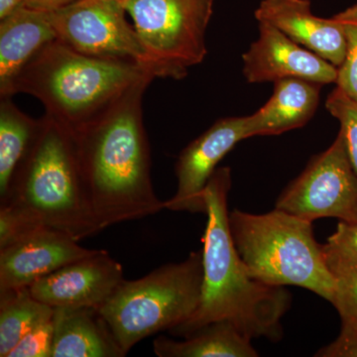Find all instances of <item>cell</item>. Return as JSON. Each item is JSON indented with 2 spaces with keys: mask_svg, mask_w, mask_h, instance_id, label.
Listing matches in <instances>:
<instances>
[{
  "mask_svg": "<svg viewBox=\"0 0 357 357\" xmlns=\"http://www.w3.org/2000/svg\"><path fill=\"white\" fill-rule=\"evenodd\" d=\"M328 266L357 263V222H338L337 230L324 244Z\"/></svg>",
  "mask_w": 357,
  "mask_h": 357,
  "instance_id": "cb8c5ba5",
  "label": "cell"
},
{
  "mask_svg": "<svg viewBox=\"0 0 357 357\" xmlns=\"http://www.w3.org/2000/svg\"><path fill=\"white\" fill-rule=\"evenodd\" d=\"M151 73L133 63L84 55L56 40L16 75L6 96L28 93L73 130L96 119Z\"/></svg>",
  "mask_w": 357,
  "mask_h": 357,
  "instance_id": "277c9868",
  "label": "cell"
},
{
  "mask_svg": "<svg viewBox=\"0 0 357 357\" xmlns=\"http://www.w3.org/2000/svg\"><path fill=\"white\" fill-rule=\"evenodd\" d=\"M121 2H124V1H126V0H121Z\"/></svg>",
  "mask_w": 357,
  "mask_h": 357,
  "instance_id": "f1b7e54d",
  "label": "cell"
},
{
  "mask_svg": "<svg viewBox=\"0 0 357 357\" xmlns=\"http://www.w3.org/2000/svg\"><path fill=\"white\" fill-rule=\"evenodd\" d=\"M326 107L340 121L347 153L357 175V100L337 86L328 96Z\"/></svg>",
  "mask_w": 357,
  "mask_h": 357,
  "instance_id": "603a6c76",
  "label": "cell"
},
{
  "mask_svg": "<svg viewBox=\"0 0 357 357\" xmlns=\"http://www.w3.org/2000/svg\"><path fill=\"white\" fill-rule=\"evenodd\" d=\"M77 1L79 0H25L23 6L36 9V10L50 13V11L64 8V7L69 6Z\"/></svg>",
  "mask_w": 357,
  "mask_h": 357,
  "instance_id": "4316f807",
  "label": "cell"
},
{
  "mask_svg": "<svg viewBox=\"0 0 357 357\" xmlns=\"http://www.w3.org/2000/svg\"><path fill=\"white\" fill-rule=\"evenodd\" d=\"M335 280L332 303L342 321L338 337H357V263L330 266Z\"/></svg>",
  "mask_w": 357,
  "mask_h": 357,
  "instance_id": "44dd1931",
  "label": "cell"
},
{
  "mask_svg": "<svg viewBox=\"0 0 357 357\" xmlns=\"http://www.w3.org/2000/svg\"><path fill=\"white\" fill-rule=\"evenodd\" d=\"M203 250L180 263L162 265L137 280L122 281L100 312L123 351L148 337L173 330L198 309L203 287Z\"/></svg>",
  "mask_w": 357,
  "mask_h": 357,
  "instance_id": "8992f818",
  "label": "cell"
},
{
  "mask_svg": "<svg viewBox=\"0 0 357 357\" xmlns=\"http://www.w3.org/2000/svg\"><path fill=\"white\" fill-rule=\"evenodd\" d=\"M155 77L131 86L105 112L75 129L77 156L100 229L165 210L151 181L142 100Z\"/></svg>",
  "mask_w": 357,
  "mask_h": 357,
  "instance_id": "6da1fadb",
  "label": "cell"
},
{
  "mask_svg": "<svg viewBox=\"0 0 357 357\" xmlns=\"http://www.w3.org/2000/svg\"><path fill=\"white\" fill-rule=\"evenodd\" d=\"M259 36L243 54V76L248 83L302 79L321 84L335 83L337 68L294 42L268 23L258 22Z\"/></svg>",
  "mask_w": 357,
  "mask_h": 357,
  "instance_id": "7c38bea8",
  "label": "cell"
},
{
  "mask_svg": "<svg viewBox=\"0 0 357 357\" xmlns=\"http://www.w3.org/2000/svg\"><path fill=\"white\" fill-rule=\"evenodd\" d=\"M58 40L47 11L25 6L0 20V96L28 62Z\"/></svg>",
  "mask_w": 357,
  "mask_h": 357,
  "instance_id": "2e32d148",
  "label": "cell"
},
{
  "mask_svg": "<svg viewBox=\"0 0 357 357\" xmlns=\"http://www.w3.org/2000/svg\"><path fill=\"white\" fill-rule=\"evenodd\" d=\"M251 137L248 116L225 117L192 140L176 164L177 191L165 210L206 213L204 190L217 166L237 143Z\"/></svg>",
  "mask_w": 357,
  "mask_h": 357,
  "instance_id": "30bf717a",
  "label": "cell"
},
{
  "mask_svg": "<svg viewBox=\"0 0 357 357\" xmlns=\"http://www.w3.org/2000/svg\"><path fill=\"white\" fill-rule=\"evenodd\" d=\"M53 314L54 307L34 298L29 287L0 292V356L7 357L26 333Z\"/></svg>",
  "mask_w": 357,
  "mask_h": 357,
  "instance_id": "ffe728a7",
  "label": "cell"
},
{
  "mask_svg": "<svg viewBox=\"0 0 357 357\" xmlns=\"http://www.w3.org/2000/svg\"><path fill=\"white\" fill-rule=\"evenodd\" d=\"M215 0H126V13L155 77L182 79L206 56V32Z\"/></svg>",
  "mask_w": 357,
  "mask_h": 357,
  "instance_id": "52a82bcc",
  "label": "cell"
},
{
  "mask_svg": "<svg viewBox=\"0 0 357 357\" xmlns=\"http://www.w3.org/2000/svg\"><path fill=\"white\" fill-rule=\"evenodd\" d=\"M314 356L318 357H357V337H338L332 344L321 347Z\"/></svg>",
  "mask_w": 357,
  "mask_h": 357,
  "instance_id": "484cf974",
  "label": "cell"
},
{
  "mask_svg": "<svg viewBox=\"0 0 357 357\" xmlns=\"http://www.w3.org/2000/svg\"><path fill=\"white\" fill-rule=\"evenodd\" d=\"M53 333L52 318L26 333L7 357H52Z\"/></svg>",
  "mask_w": 357,
  "mask_h": 357,
  "instance_id": "d4e9b609",
  "label": "cell"
},
{
  "mask_svg": "<svg viewBox=\"0 0 357 357\" xmlns=\"http://www.w3.org/2000/svg\"><path fill=\"white\" fill-rule=\"evenodd\" d=\"M251 342L232 324L220 321L203 326L184 340L155 338L153 351L159 357H257Z\"/></svg>",
  "mask_w": 357,
  "mask_h": 357,
  "instance_id": "ac0fdd59",
  "label": "cell"
},
{
  "mask_svg": "<svg viewBox=\"0 0 357 357\" xmlns=\"http://www.w3.org/2000/svg\"><path fill=\"white\" fill-rule=\"evenodd\" d=\"M275 208L312 222L326 218L357 222V175L342 131L282 192Z\"/></svg>",
  "mask_w": 357,
  "mask_h": 357,
  "instance_id": "ba28073f",
  "label": "cell"
},
{
  "mask_svg": "<svg viewBox=\"0 0 357 357\" xmlns=\"http://www.w3.org/2000/svg\"><path fill=\"white\" fill-rule=\"evenodd\" d=\"M20 211L36 225L79 241L102 231L91 208L74 131L45 114L0 206Z\"/></svg>",
  "mask_w": 357,
  "mask_h": 357,
  "instance_id": "3957f363",
  "label": "cell"
},
{
  "mask_svg": "<svg viewBox=\"0 0 357 357\" xmlns=\"http://www.w3.org/2000/svg\"><path fill=\"white\" fill-rule=\"evenodd\" d=\"M321 86L302 79L275 82L270 100L248 115L251 137L279 135L304 126L316 112Z\"/></svg>",
  "mask_w": 357,
  "mask_h": 357,
  "instance_id": "e0dca14e",
  "label": "cell"
},
{
  "mask_svg": "<svg viewBox=\"0 0 357 357\" xmlns=\"http://www.w3.org/2000/svg\"><path fill=\"white\" fill-rule=\"evenodd\" d=\"M230 185V169L222 167L215 170L204 190L208 220L202 238L201 302L191 318L170 333L187 337L208 324L225 321L251 340L277 342L283 335L281 321L290 307L291 296L285 287L255 279L237 252L229 229Z\"/></svg>",
  "mask_w": 357,
  "mask_h": 357,
  "instance_id": "7a4b0ae2",
  "label": "cell"
},
{
  "mask_svg": "<svg viewBox=\"0 0 357 357\" xmlns=\"http://www.w3.org/2000/svg\"><path fill=\"white\" fill-rule=\"evenodd\" d=\"M344 26L347 35V55L337 68L335 84L347 95L357 100V3L335 15Z\"/></svg>",
  "mask_w": 357,
  "mask_h": 357,
  "instance_id": "7402d4cb",
  "label": "cell"
},
{
  "mask_svg": "<svg viewBox=\"0 0 357 357\" xmlns=\"http://www.w3.org/2000/svg\"><path fill=\"white\" fill-rule=\"evenodd\" d=\"M123 280L121 263L100 250L35 281L29 289L34 298L52 307L100 309Z\"/></svg>",
  "mask_w": 357,
  "mask_h": 357,
  "instance_id": "8fae6325",
  "label": "cell"
},
{
  "mask_svg": "<svg viewBox=\"0 0 357 357\" xmlns=\"http://www.w3.org/2000/svg\"><path fill=\"white\" fill-rule=\"evenodd\" d=\"M229 220L237 252L255 279L306 289L332 303L335 277L312 222L276 208L260 215L234 210Z\"/></svg>",
  "mask_w": 357,
  "mask_h": 357,
  "instance_id": "5b68a950",
  "label": "cell"
},
{
  "mask_svg": "<svg viewBox=\"0 0 357 357\" xmlns=\"http://www.w3.org/2000/svg\"><path fill=\"white\" fill-rule=\"evenodd\" d=\"M52 357H123L126 352L96 307H54Z\"/></svg>",
  "mask_w": 357,
  "mask_h": 357,
  "instance_id": "9a60e30c",
  "label": "cell"
},
{
  "mask_svg": "<svg viewBox=\"0 0 357 357\" xmlns=\"http://www.w3.org/2000/svg\"><path fill=\"white\" fill-rule=\"evenodd\" d=\"M60 230L42 227L0 250V292L30 287L70 263L95 255Z\"/></svg>",
  "mask_w": 357,
  "mask_h": 357,
  "instance_id": "4fadbf2b",
  "label": "cell"
},
{
  "mask_svg": "<svg viewBox=\"0 0 357 357\" xmlns=\"http://www.w3.org/2000/svg\"><path fill=\"white\" fill-rule=\"evenodd\" d=\"M255 18L335 67L344 63L347 48L344 24L335 16L321 18L312 14L310 0H262Z\"/></svg>",
  "mask_w": 357,
  "mask_h": 357,
  "instance_id": "5bb4252c",
  "label": "cell"
},
{
  "mask_svg": "<svg viewBox=\"0 0 357 357\" xmlns=\"http://www.w3.org/2000/svg\"><path fill=\"white\" fill-rule=\"evenodd\" d=\"M24 1L25 0H0V20L23 6Z\"/></svg>",
  "mask_w": 357,
  "mask_h": 357,
  "instance_id": "83f0119b",
  "label": "cell"
},
{
  "mask_svg": "<svg viewBox=\"0 0 357 357\" xmlns=\"http://www.w3.org/2000/svg\"><path fill=\"white\" fill-rule=\"evenodd\" d=\"M41 119L21 112L11 96L0 98V201L6 198L17 170L38 133Z\"/></svg>",
  "mask_w": 357,
  "mask_h": 357,
  "instance_id": "d6986e66",
  "label": "cell"
},
{
  "mask_svg": "<svg viewBox=\"0 0 357 357\" xmlns=\"http://www.w3.org/2000/svg\"><path fill=\"white\" fill-rule=\"evenodd\" d=\"M126 13L121 0H79L48 15L59 41L75 51L145 69L144 50Z\"/></svg>",
  "mask_w": 357,
  "mask_h": 357,
  "instance_id": "9c48e42d",
  "label": "cell"
}]
</instances>
